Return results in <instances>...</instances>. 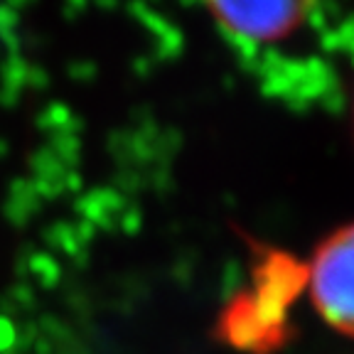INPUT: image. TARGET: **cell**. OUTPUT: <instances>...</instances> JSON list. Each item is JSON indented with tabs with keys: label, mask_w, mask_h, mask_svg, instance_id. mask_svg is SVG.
I'll return each instance as SVG.
<instances>
[{
	"label": "cell",
	"mask_w": 354,
	"mask_h": 354,
	"mask_svg": "<svg viewBox=\"0 0 354 354\" xmlns=\"http://www.w3.org/2000/svg\"><path fill=\"white\" fill-rule=\"evenodd\" d=\"M308 288V263L271 246H256L249 283L232 295L216 335L246 354H273L290 337V308Z\"/></svg>",
	"instance_id": "1"
},
{
	"label": "cell",
	"mask_w": 354,
	"mask_h": 354,
	"mask_svg": "<svg viewBox=\"0 0 354 354\" xmlns=\"http://www.w3.org/2000/svg\"><path fill=\"white\" fill-rule=\"evenodd\" d=\"M308 290L322 320L354 337V221L317 246L308 263Z\"/></svg>",
	"instance_id": "2"
},
{
	"label": "cell",
	"mask_w": 354,
	"mask_h": 354,
	"mask_svg": "<svg viewBox=\"0 0 354 354\" xmlns=\"http://www.w3.org/2000/svg\"><path fill=\"white\" fill-rule=\"evenodd\" d=\"M207 6L234 37L271 44L300 30L315 0H207Z\"/></svg>",
	"instance_id": "3"
}]
</instances>
